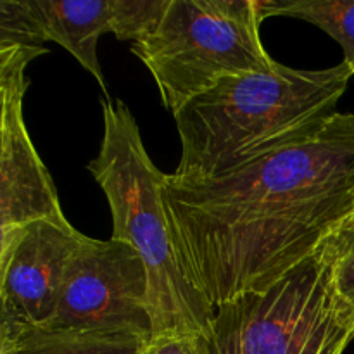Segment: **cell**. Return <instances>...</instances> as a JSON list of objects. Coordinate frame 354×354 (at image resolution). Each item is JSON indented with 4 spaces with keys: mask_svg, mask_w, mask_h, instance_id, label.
Here are the masks:
<instances>
[{
    "mask_svg": "<svg viewBox=\"0 0 354 354\" xmlns=\"http://www.w3.org/2000/svg\"><path fill=\"white\" fill-rule=\"evenodd\" d=\"M183 261L216 310L263 290L354 216V114L209 180L166 176Z\"/></svg>",
    "mask_w": 354,
    "mask_h": 354,
    "instance_id": "6da1fadb",
    "label": "cell"
},
{
    "mask_svg": "<svg viewBox=\"0 0 354 354\" xmlns=\"http://www.w3.org/2000/svg\"><path fill=\"white\" fill-rule=\"evenodd\" d=\"M353 71L294 69L227 76L176 113L182 145L173 178L209 180L317 133L337 111Z\"/></svg>",
    "mask_w": 354,
    "mask_h": 354,
    "instance_id": "7a4b0ae2",
    "label": "cell"
},
{
    "mask_svg": "<svg viewBox=\"0 0 354 354\" xmlns=\"http://www.w3.org/2000/svg\"><path fill=\"white\" fill-rule=\"evenodd\" d=\"M102 114V144L97 158L88 162V171L111 207V239L131 245L147 270L152 337L175 332L209 337L216 310L183 261L166 207L168 175L149 158L127 104L106 97Z\"/></svg>",
    "mask_w": 354,
    "mask_h": 354,
    "instance_id": "3957f363",
    "label": "cell"
},
{
    "mask_svg": "<svg viewBox=\"0 0 354 354\" xmlns=\"http://www.w3.org/2000/svg\"><path fill=\"white\" fill-rule=\"evenodd\" d=\"M353 339L328 239L266 289L218 306L209 335L213 354H342Z\"/></svg>",
    "mask_w": 354,
    "mask_h": 354,
    "instance_id": "277c9868",
    "label": "cell"
},
{
    "mask_svg": "<svg viewBox=\"0 0 354 354\" xmlns=\"http://www.w3.org/2000/svg\"><path fill=\"white\" fill-rule=\"evenodd\" d=\"M258 0H169L159 26L131 52L147 66L165 107L176 113L227 76L268 71Z\"/></svg>",
    "mask_w": 354,
    "mask_h": 354,
    "instance_id": "5b68a950",
    "label": "cell"
},
{
    "mask_svg": "<svg viewBox=\"0 0 354 354\" xmlns=\"http://www.w3.org/2000/svg\"><path fill=\"white\" fill-rule=\"evenodd\" d=\"M45 328L152 337L149 277L127 242L86 237L71 259Z\"/></svg>",
    "mask_w": 354,
    "mask_h": 354,
    "instance_id": "8992f818",
    "label": "cell"
},
{
    "mask_svg": "<svg viewBox=\"0 0 354 354\" xmlns=\"http://www.w3.org/2000/svg\"><path fill=\"white\" fill-rule=\"evenodd\" d=\"M44 47L0 50L2 93V149H0V251H6L17 234L35 221L68 225L57 190L31 142L23 116L30 61L45 54Z\"/></svg>",
    "mask_w": 354,
    "mask_h": 354,
    "instance_id": "52a82bcc",
    "label": "cell"
},
{
    "mask_svg": "<svg viewBox=\"0 0 354 354\" xmlns=\"http://www.w3.org/2000/svg\"><path fill=\"white\" fill-rule=\"evenodd\" d=\"M85 239L71 223L35 221L0 251V330L48 324Z\"/></svg>",
    "mask_w": 354,
    "mask_h": 354,
    "instance_id": "ba28073f",
    "label": "cell"
},
{
    "mask_svg": "<svg viewBox=\"0 0 354 354\" xmlns=\"http://www.w3.org/2000/svg\"><path fill=\"white\" fill-rule=\"evenodd\" d=\"M40 45L55 41L64 47L100 85L106 80L97 57V41L104 33L116 35L120 0H23Z\"/></svg>",
    "mask_w": 354,
    "mask_h": 354,
    "instance_id": "9c48e42d",
    "label": "cell"
},
{
    "mask_svg": "<svg viewBox=\"0 0 354 354\" xmlns=\"http://www.w3.org/2000/svg\"><path fill=\"white\" fill-rule=\"evenodd\" d=\"M149 339L23 327L0 330V354H140Z\"/></svg>",
    "mask_w": 354,
    "mask_h": 354,
    "instance_id": "30bf717a",
    "label": "cell"
},
{
    "mask_svg": "<svg viewBox=\"0 0 354 354\" xmlns=\"http://www.w3.org/2000/svg\"><path fill=\"white\" fill-rule=\"evenodd\" d=\"M261 19L290 16L322 28L342 47L344 64L354 75V0H258Z\"/></svg>",
    "mask_w": 354,
    "mask_h": 354,
    "instance_id": "8fae6325",
    "label": "cell"
},
{
    "mask_svg": "<svg viewBox=\"0 0 354 354\" xmlns=\"http://www.w3.org/2000/svg\"><path fill=\"white\" fill-rule=\"evenodd\" d=\"M337 292L354 310V227L344 223L328 237Z\"/></svg>",
    "mask_w": 354,
    "mask_h": 354,
    "instance_id": "7c38bea8",
    "label": "cell"
},
{
    "mask_svg": "<svg viewBox=\"0 0 354 354\" xmlns=\"http://www.w3.org/2000/svg\"><path fill=\"white\" fill-rule=\"evenodd\" d=\"M140 354H213L209 337L197 332H175L154 335Z\"/></svg>",
    "mask_w": 354,
    "mask_h": 354,
    "instance_id": "4fadbf2b",
    "label": "cell"
},
{
    "mask_svg": "<svg viewBox=\"0 0 354 354\" xmlns=\"http://www.w3.org/2000/svg\"><path fill=\"white\" fill-rule=\"evenodd\" d=\"M348 223H349V225H353V227H354V216L351 218V220H349V221H348Z\"/></svg>",
    "mask_w": 354,
    "mask_h": 354,
    "instance_id": "5bb4252c",
    "label": "cell"
}]
</instances>
